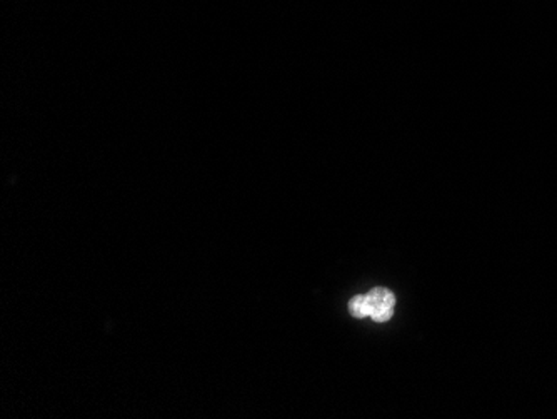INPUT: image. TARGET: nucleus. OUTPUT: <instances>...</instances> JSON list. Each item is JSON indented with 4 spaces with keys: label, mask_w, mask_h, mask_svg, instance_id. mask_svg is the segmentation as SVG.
<instances>
[{
    "label": "nucleus",
    "mask_w": 557,
    "mask_h": 419,
    "mask_svg": "<svg viewBox=\"0 0 557 419\" xmlns=\"http://www.w3.org/2000/svg\"><path fill=\"white\" fill-rule=\"evenodd\" d=\"M369 318L376 322H388L396 308V296L388 288H374L373 291L365 294Z\"/></svg>",
    "instance_id": "obj_1"
},
{
    "label": "nucleus",
    "mask_w": 557,
    "mask_h": 419,
    "mask_svg": "<svg viewBox=\"0 0 557 419\" xmlns=\"http://www.w3.org/2000/svg\"><path fill=\"white\" fill-rule=\"evenodd\" d=\"M349 311L354 318H369V308H367V299H365V294L364 296H354L350 301H349Z\"/></svg>",
    "instance_id": "obj_2"
}]
</instances>
